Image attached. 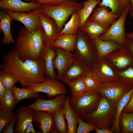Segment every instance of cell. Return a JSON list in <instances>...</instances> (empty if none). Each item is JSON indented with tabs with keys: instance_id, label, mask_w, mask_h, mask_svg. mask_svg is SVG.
Returning <instances> with one entry per match:
<instances>
[{
	"instance_id": "13",
	"label": "cell",
	"mask_w": 133,
	"mask_h": 133,
	"mask_svg": "<svg viewBox=\"0 0 133 133\" xmlns=\"http://www.w3.org/2000/svg\"><path fill=\"white\" fill-rule=\"evenodd\" d=\"M66 97L65 95L60 94L53 99L46 100L38 97L34 102L28 106L35 111H45L52 113L63 108Z\"/></svg>"
},
{
	"instance_id": "8",
	"label": "cell",
	"mask_w": 133,
	"mask_h": 133,
	"mask_svg": "<svg viewBox=\"0 0 133 133\" xmlns=\"http://www.w3.org/2000/svg\"><path fill=\"white\" fill-rule=\"evenodd\" d=\"M118 69L105 58H99L91 69V72L97 77L100 83H112L119 80Z\"/></svg>"
},
{
	"instance_id": "40",
	"label": "cell",
	"mask_w": 133,
	"mask_h": 133,
	"mask_svg": "<svg viewBox=\"0 0 133 133\" xmlns=\"http://www.w3.org/2000/svg\"><path fill=\"white\" fill-rule=\"evenodd\" d=\"M78 121L79 125L77 133H89L94 130L93 125L85 121L82 118L78 117Z\"/></svg>"
},
{
	"instance_id": "50",
	"label": "cell",
	"mask_w": 133,
	"mask_h": 133,
	"mask_svg": "<svg viewBox=\"0 0 133 133\" xmlns=\"http://www.w3.org/2000/svg\"><path fill=\"white\" fill-rule=\"evenodd\" d=\"M130 15L133 17V12H129Z\"/></svg>"
},
{
	"instance_id": "26",
	"label": "cell",
	"mask_w": 133,
	"mask_h": 133,
	"mask_svg": "<svg viewBox=\"0 0 133 133\" xmlns=\"http://www.w3.org/2000/svg\"><path fill=\"white\" fill-rule=\"evenodd\" d=\"M70 98L66 97L63 106L65 117L67 122V133H77L78 117L71 106Z\"/></svg>"
},
{
	"instance_id": "47",
	"label": "cell",
	"mask_w": 133,
	"mask_h": 133,
	"mask_svg": "<svg viewBox=\"0 0 133 133\" xmlns=\"http://www.w3.org/2000/svg\"><path fill=\"white\" fill-rule=\"evenodd\" d=\"M128 38L133 39V31L130 33H129L127 34Z\"/></svg>"
},
{
	"instance_id": "1",
	"label": "cell",
	"mask_w": 133,
	"mask_h": 133,
	"mask_svg": "<svg viewBox=\"0 0 133 133\" xmlns=\"http://www.w3.org/2000/svg\"><path fill=\"white\" fill-rule=\"evenodd\" d=\"M2 58L0 68L17 78L23 87L44 81L45 78L43 57L36 61L27 60L23 61L19 58L14 48L3 55Z\"/></svg>"
},
{
	"instance_id": "30",
	"label": "cell",
	"mask_w": 133,
	"mask_h": 133,
	"mask_svg": "<svg viewBox=\"0 0 133 133\" xmlns=\"http://www.w3.org/2000/svg\"><path fill=\"white\" fill-rule=\"evenodd\" d=\"M11 90L15 99L18 103L23 100L35 99L39 96V92L28 87L20 88L14 86Z\"/></svg>"
},
{
	"instance_id": "38",
	"label": "cell",
	"mask_w": 133,
	"mask_h": 133,
	"mask_svg": "<svg viewBox=\"0 0 133 133\" xmlns=\"http://www.w3.org/2000/svg\"><path fill=\"white\" fill-rule=\"evenodd\" d=\"M83 78L87 90H97L100 84L97 77L91 72L85 75Z\"/></svg>"
},
{
	"instance_id": "42",
	"label": "cell",
	"mask_w": 133,
	"mask_h": 133,
	"mask_svg": "<svg viewBox=\"0 0 133 133\" xmlns=\"http://www.w3.org/2000/svg\"><path fill=\"white\" fill-rule=\"evenodd\" d=\"M17 116L16 115L15 116L10 122L7 124L4 127L2 133H13L14 125L17 121Z\"/></svg>"
},
{
	"instance_id": "24",
	"label": "cell",
	"mask_w": 133,
	"mask_h": 133,
	"mask_svg": "<svg viewBox=\"0 0 133 133\" xmlns=\"http://www.w3.org/2000/svg\"><path fill=\"white\" fill-rule=\"evenodd\" d=\"M77 37V34H63L58 36L52 45L55 48L74 52L76 48Z\"/></svg>"
},
{
	"instance_id": "21",
	"label": "cell",
	"mask_w": 133,
	"mask_h": 133,
	"mask_svg": "<svg viewBox=\"0 0 133 133\" xmlns=\"http://www.w3.org/2000/svg\"><path fill=\"white\" fill-rule=\"evenodd\" d=\"M91 38L96 50L98 59L105 58L114 51L123 48L119 44L112 40H103L99 37Z\"/></svg>"
},
{
	"instance_id": "3",
	"label": "cell",
	"mask_w": 133,
	"mask_h": 133,
	"mask_svg": "<svg viewBox=\"0 0 133 133\" xmlns=\"http://www.w3.org/2000/svg\"><path fill=\"white\" fill-rule=\"evenodd\" d=\"M116 104L102 95L97 109L82 118L93 125L95 128L110 129L114 119Z\"/></svg>"
},
{
	"instance_id": "6",
	"label": "cell",
	"mask_w": 133,
	"mask_h": 133,
	"mask_svg": "<svg viewBox=\"0 0 133 133\" xmlns=\"http://www.w3.org/2000/svg\"><path fill=\"white\" fill-rule=\"evenodd\" d=\"M102 96L97 90H87L78 96L70 98V103L78 117L82 118L97 109Z\"/></svg>"
},
{
	"instance_id": "35",
	"label": "cell",
	"mask_w": 133,
	"mask_h": 133,
	"mask_svg": "<svg viewBox=\"0 0 133 133\" xmlns=\"http://www.w3.org/2000/svg\"><path fill=\"white\" fill-rule=\"evenodd\" d=\"M120 124L123 133H133V112L129 113L122 112L120 117Z\"/></svg>"
},
{
	"instance_id": "33",
	"label": "cell",
	"mask_w": 133,
	"mask_h": 133,
	"mask_svg": "<svg viewBox=\"0 0 133 133\" xmlns=\"http://www.w3.org/2000/svg\"><path fill=\"white\" fill-rule=\"evenodd\" d=\"M84 76L67 83L70 89L71 98L78 96L87 90L84 80Z\"/></svg>"
},
{
	"instance_id": "19",
	"label": "cell",
	"mask_w": 133,
	"mask_h": 133,
	"mask_svg": "<svg viewBox=\"0 0 133 133\" xmlns=\"http://www.w3.org/2000/svg\"><path fill=\"white\" fill-rule=\"evenodd\" d=\"M40 4L35 2H26L21 0H4L0 1V8L16 12H30L39 8Z\"/></svg>"
},
{
	"instance_id": "16",
	"label": "cell",
	"mask_w": 133,
	"mask_h": 133,
	"mask_svg": "<svg viewBox=\"0 0 133 133\" xmlns=\"http://www.w3.org/2000/svg\"><path fill=\"white\" fill-rule=\"evenodd\" d=\"M56 55L53 65L57 71L56 79L59 80L61 76L71 64L74 59L72 52L62 49L55 48Z\"/></svg>"
},
{
	"instance_id": "9",
	"label": "cell",
	"mask_w": 133,
	"mask_h": 133,
	"mask_svg": "<svg viewBox=\"0 0 133 133\" xmlns=\"http://www.w3.org/2000/svg\"><path fill=\"white\" fill-rule=\"evenodd\" d=\"M133 87L119 80L110 83H100L97 90L112 102L116 104L120 98Z\"/></svg>"
},
{
	"instance_id": "27",
	"label": "cell",
	"mask_w": 133,
	"mask_h": 133,
	"mask_svg": "<svg viewBox=\"0 0 133 133\" xmlns=\"http://www.w3.org/2000/svg\"><path fill=\"white\" fill-rule=\"evenodd\" d=\"M108 29L101 24L88 19L80 29L92 38L100 37Z\"/></svg>"
},
{
	"instance_id": "4",
	"label": "cell",
	"mask_w": 133,
	"mask_h": 133,
	"mask_svg": "<svg viewBox=\"0 0 133 133\" xmlns=\"http://www.w3.org/2000/svg\"><path fill=\"white\" fill-rule=\"evenodd\" d=\"M83 3L75 0H69L61 4L54 6L41 4L39 8L41 12L49 16L56 23L60 32L66 21L70 16L82 9Z\"/></svg>"
},
{
	"instance_id": "23",
	"label": "cell",
	"mask_w": 133,
	"mask_h": 133,
	"mask_svg": "<svg viewBox=\"0 0 133 133\" xmlns=\"http://www.w3.org/2000/svg\"><path fill=\"white\" fill-rule=\"evenodd\" d=\"M13 19L4 9L0 12V29L3 34L4 37L2 40L4 44H10L11 43H15L12 36L11 26Z\"/></svg>"
},
{
	"instance_id": "32",
	"label": "cell",
	"mask_w": 133,
	"mask_h": 133,
	"mask_svg": "<svg viewBox=\"0 0 133 133\" xmlns=\"http://www.w3.org/2000/svg\"><path fill=\"white\" fill-rule=\"evenodd\" d=\"M52 114L54 119L56 133H67L68 125L65 120L63 107Z\"/></svg>"
},
{
	"instance_id": "46",
	"label": "cell",
	"mask_w": 133,
	"mask_h": 133,
	"mask_svg": "<svg viewBox=\"0 0 133 133\" xmlns=\"http://www.w3.org/2000/svg\"><path fill=\"white\" fill-rule=\"evenodd\" d=\"M6 89L1 82L0 81V101H1L3 98Z\"/></svg>"
},
{
	"instance_id": "48",
	"label": "cell",
	"mask_w": 133,
	"mask_h": 133,
	"mask_svg": "<svg viewBox=\"0 0 133 133\" xmlns=\"http://www.w3.org/2000/svg\"><path fill=\"white\" fill-rule=\"evenodd\" d=\"M131 6L130 11V12H133V0H131Z\"/></svg>"
},
{
	"instance_id": "11",
	"label": "cell",
	"mask_w": 133,
	"mask_h": 133,
	"mask_svg": "<svg viewBox=\"0 0 133 133\" xmlns=\"http://www.w3.org/2000/svg\"><path fill=\"white\" fill-rule=\"evenodd\" d=\"M27 87L36 92L45 93L49 98L60 94L66 95L67 91L63 83L56 79L48 78H45L42 83L33 84Z\"/></svg>"
},
{
	"instance_id": "15",
	"label": "cell",
	"mask_w": 133,
	"mask_h": 133,
	"mask_svg": "<svg viewBox=\"0 0 133 133\" xmlns=\"http://www.w3.org/2000/svg\"><path fill=\"white\" fill-rule=\"evenodd\" d=\"M91 70L80 59L74 57L71 64L62 75L59 80L67 84L68 82L91 72Z\"/></svg>"
},
{
	"instance_id": "43",
	"label": "cell",
	"mask_w": 133,
	"mask_h": 133,
	"mask_svg": "<svg viewBox=\"0 0 133 133\" xmlns=\"http://www.w3.org/2000/svg\"><path fill=\"white\" fill-rule=\"evenodd\" d=\"M122 112L127 113L133 112V91L129 102L124 108Z\"/></svg>"
},
{
	"instance_id": "7",
	"label": "cell",
	"mask_w": 133,
	"mask_h": 133,
	"mask_svg": "<svg viewBox=\"0 0 133 133\" xmlns=\"http://www.w3.org/2000/svg\"><path fill=\"white\" fill-rule=\"evenodd\" d=\"M131 7L125 9L117 19L109 27L107 31L99 37L103 40L114 41L125 47L128 39L125 30V23L127 17Z\"/></svg>"
},
{
	"instance_id": "39",
	"label": "cell",
	"mask_w": 133,
	"mask_h": 133,
	"mask_svg": "<svg viewBox=\"0 0 133 133\" xmlns=\"http://www.w3.org/2000/svg\"><path fill=\"white\" fill-rule=\"evenodd\" d=\"M15 115L13 112L0 109V133H2L5 126L12 120Z\"/></svg>"
},
{
	"instance_id": "49",
	"label": "cell",
	"mask_w": 133,
	"mask_h": 133,
	"mask_svg": "<svg viewBox=\"0 0 133 133\" xmlns=\"http://www.w3.org/2000/svg\"><path fill=\"white\" fill-rule=\"evenodd\" d=\"M24 2H36L38 0H22Z\"/></svg>"
},
{
	"instance_id": "12",
	"label": "cell",
	"mask_w": 133,
	"mask_h": 133,
	"mask_svg": "<svg viewBox=\"0 0 133 133\" xmlns=\"http://www.w3.org/2000/svg\"><path fill=\"white\" fill-rule=\"evenodd\" d=\"M4 10L13 19L23 24L30 33L36 31L41 26L39 16L41 12L39 8L28 13L16 12L7 9Z\"/></svg>"
},
{
	"instance_id": "31",
	"label": "cell",
	"mask_w": 133,
	"mask_h": 133,
	"mask_svg": "<svg viewBox=\"0 0 133 133\" xmlns=\"http://www.w3.org/2000/svg\"><path fill=\"white\" fill-rule=\"evenodd\" d=\"M80 21L78 11L72 15L71 18L65 25L59 36L64 34H77V31L80 28Z\"/></svg>"
},
{
	"instance_id": "14",
	"label": "cell",
	"mask_w": 133,
	"mask_h": 133,
	"mask_svg": "<svg viewBox=\"0 0 133 133\" xmlns=\"http://www.w3.org/2000/svg\"><path fill=\"white\" fill-rule=\"evenodd\" d=\"M39 16L44 31L45 48L52 45L59 36L60 32L57 24L52 18L41 12Z\"/></svg>"
},
{
	"instance_id": "17",
	"label": "cell",
	"mask_w": 133,
	"mask_h": 133,
	"mask_svg": "<svg viewBox=\"0 0 133 133\" xmlns=\"http://www.w3.org/2000/svg\"><path fill=\"white\" fill-rule=\"evenodd\" d=\"M105 58L119 70L133 63V57L125 47L116 50Z\"/></svg>"
},
{
	"instance_id": "5",
	"label": "cell",
	"mask_w": 133,
	"mask_h": 133,
	"mask_svg": "<svg viewBox=\"0 0 133 133\" xmlns=\"http://www.w3.org/2000/svg\"><path fill=\"white\" fill-rule=\"evenodd\" d=\"M77 34L76 47L73 55L80 59L91 69L98 60L94 44L89 35L80 28Z\"/></svg>"
},
{
	"instance_id": "20",
	"label": "cell",
	"mask_w": 133,
	"mask_h": 133,
	"mask_svg": "<svg viewBox=\"0 0 133 133\" xmlns=\"http://www.w3.org/2000/svg\"><path fill=\"white\" fill-rule=\"evenodd\" d=\"M33 120L39 124L42 133H56L54 119L51 113L35 111Z\"/></svg>"
},
{
	"instance_id": "41",
	"label": "cell",
	"mask_w": 133,
	"mask_h": 133,
	"mask_svg": "<svg viewBox=\"0 0 133 133\" xmlns=\"http://www.w3.org/2000/svg\"><path fill=\"white\" fill-rule=\"evenodd\" d=\"M69 0H38L36 1L40 4L52 6L59 5Z\"/></svg>"
},
{
	"instance_id": "2",
	"label": "cell",
	"mask_w": 133,
	"mask_h": 133,
	"mask_svg": "<svg viewBox=\"0 0 133 133\" xmlns=\"http://www.w3.org/2000/svg\"><path fill=\"white\" fill-rule=\"evenodd\" d=\"M45 48L41 26L32 33L29 32L25 27L20 30L15 49L21 60L23 61L27 60L36 61L42 58Z\"/></svg>"
},
{
	"instance_id": "36",
	"label": "cell",
	"mask_w": 133,
	"mask_h": 133,
	"mask_svg": "<svg viewBox=\"0 0 133 133\" xmlns=\"http://www.w3.org/2000/svg\"><path fill=\"white\" fill-rule=\"evenodd\" d=\"M0 81L6 89H11L19 82L18 79L12 74L2 70L0 71Z\"/></svg>"
},
{
	"instance_id": "10",
	"label": "cell",
	"mask_w": 133,
	"mask_h": 133,
	"mask_svg": "<svg viewBox=\"0 0 133 133\" xmlns=\"http://www.w3.org/2000/svg\"><path fill=\"white\" fill-rule=\"evenodd\" d=\"M35 111L28 106H19L17 108L16 133H35L33 125Z\"/></svg>"
},
{
	"instance_id": "18",
	"label": "cell",
	"mask_w": 133,
	"mask_h": 133,
	"mask_svg": "<svg viewBox=\"0 0 133 133\" xmlns=\"http://www.w3.org/2000/svg\"><path fill=\"white\" fill-rule=\"evenodd\" d=\"M109 10L108 7L104 6L96 7L88 19L101 24L108 28L120 17L117 13Z\"/></svg>"
},
{
	"instance_id": "37",
	"label": "cell",
	"mask_w": 133,
	"mask_h": 133,
	"mask_svg": "<svg viewBox=\"0 0 133 133\" xmlns=\"http://www.w3.org/2000/svg\"><path fill=\"white\" fill-rule=\"evenodd\" d=\"M118 74L119 80L133 87V63L123 69L119 70Z\"/></svg>"
},
{
	"instance_id": "22",
	"label": "cell",
	"mask_w": 133,
	"mask_h": 133,
	"mask_svg": "<svg viewBox=\"0 0 133 133\" xmlns=\"http://www.w3.org/2000/svg\"><path fill=\"white\" fill-rule=\"evenodd\" d=\"M56 55L55 48L52 45L46 47L42 57L45 69V75L47 78L56 79V74L53 65V62Z\"/></svg>"
},
{
	"instance_id": "45",
	"label": "cell",
	"mask_w": 133,
	"mask_h": 133,
	"mask_svg": "<svg viewBox=\"0 0 133 133\" xmlns=\"http://www.w3.org/2000/svg\"><path fill=\"white\" fill-rule=\"evenodd\" d=\"M96 133H113V132L109 129L95 128L94 129Z\"/></svg>"
},
{
	"instance_id": "51",
	"label": "cell",
	"mask_w": 133,
	"mask_h": 133,
	"mask_svg": "<svg viewBox=\"0 0 133 133\" xmlns=\"http://www.w3.org/2000/svg\"><path fill=\"white\" fill-rule=\"evenodd\" d=\"M4 0H0V1H3Z\"/></svg>"
},
{
	"instance_id": "28",
	"label": "cell",
	"mask_w": 133,
	"mask_h": 133,
	"mask_svg": "<svg viewBox=\"0 0 133 133\" xmlns=\"http://www.w3.org/2000/svg\"><path fill=\"white\" fill-rule=\"evenodd\" d=\"M98 5L109 8L120 16L125 9L131 7L132 4L131 0H102Z\"/></svg>"
},
{
	"instance_id": "44",
	"label": "cell",
	"mask_w": 133,
	"mask_h": 133,
	"mask_svg": "<svg viewBox=\"0 0 133 133\" xmlns=\"http://www.w3.org/2000/svg\"><path fill=\"white\" fill-rule=\"evenodd\" d=\"M125 47L127 48L133 57V39L128 38V39Z\"/></svg>"
},
{
	"instance_id": "34",
	"label": "cell",
	"mask_w": 133,
	"mask_h": 133,
	"mask_svg": "<svg viewBox=\"0 0 133 133\" xmlns=\"http://www.w3.org/2000/svg\"><path fill=\"white\" fill-rule=\"evenodd\" d=\"M18 104L15 99L11 89H6L3 99L0 101V109L13 112Z\"/></svg>"
},
{
	"instance_id": "25",
	"label": "cell",
	"mask_w": 133,
	"mask_h": 133,
	"mask_svg": "<svg viewBox=\"0 0 133 133\" xmlns=\"http://www.w3.org/2000/svg\"><path fill=\"white\" fill-rule=\"evenodd\" d=\"M133 91V87L125 94L116 103V115L110 129L113 133H120L119 122L121 114L124 108L129 102Z\"/></svg>"
},
{
	"instance_id": "29",
	"label": "cell",
	"mask_w": 133,
	"mask_h": 133,
	"mask_svg": "<svg viewBox=\"0 0 133 133\" xmlns=\"http://www.w3.org/2000/svg\"><path fill=\"white\" fill-rule=\"evenodd\" d=\"M101 0H87L83 2V7L78 11L81 20L80 28L83 27L94 9Z\"/></svg>"
}]
</instances>
